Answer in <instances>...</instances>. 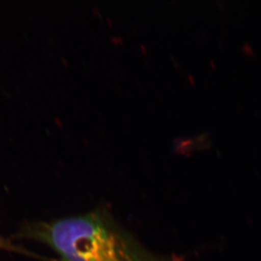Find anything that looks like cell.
I'll use <instances>...</instances> for the list:
<instances>
[{"label": "cell", "instance_id": "cell-1", "mask_svg": "<svg viewBox=\"0 0 261 261\" xmlns=\"http://www.w3.org/2000/svg\"><path fill=\"white\" fill-rule=\"evenodd\" d=\"M17 236L46 244L59 261H152L103 208L50 222H28Z\"/></svg>", "mask_w": 261, "mask_h": 261}, {"label": "cell", "instance_id": "cell-2", "mask_svg": "<svg viewBox=\"0 0 261 261\" xmlns=\"http://www.w3.org/2000/svg\"><path fill=\"white\" fill-rule=\"evenodd\" d=\"M0 249L5 250V251L13 252V253H16V254H23L25 256L31 257L33 259H40V260L58 261L57 259H51V258H47V257L35 254V253L30 251L29 249H25L24 247L16 245V244H14L9 239H5L1 235H0Z\"/></svg>", "mask_w": 261, "mask_h": 261}]
</instances>
